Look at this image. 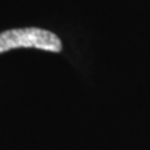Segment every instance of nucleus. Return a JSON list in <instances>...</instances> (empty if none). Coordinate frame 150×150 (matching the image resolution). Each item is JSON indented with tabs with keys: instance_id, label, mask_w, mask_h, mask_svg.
I'll return each instance as SVG.
<instances>
[{
	"instance_id": "obj_1",
	"label": "nucleus",
	"mask_w": 150,
	"mask_h": 150,
	"mask_svg": "<svg viewBox=\"0 0 150 150\" xmlns=\"http://www.w3.org/2000/svg\"><path fill=\"white\" fill-rule=\"evenodd\" d=\"M18 48H35L59 53L63 45L54 33L39 28L11 29L0 33V54Z\"/></svg>"
}]
</instances>
